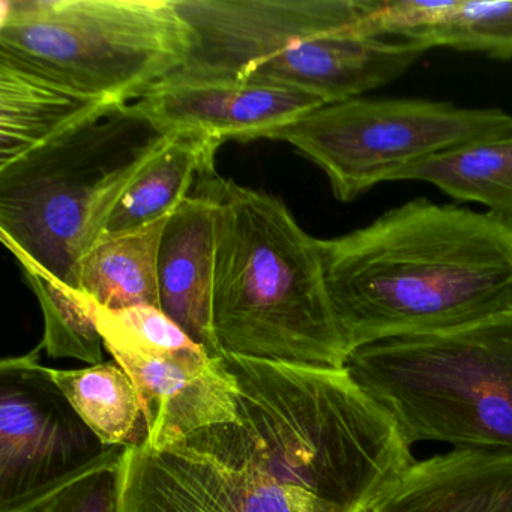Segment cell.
I'll return each mask as SVG.
<instances>
[{"mask_svg": "<svg viewBox=\"0 0 512 512\" xmlns=\"http://www.w3.org/2000/svg\"><path fill=\"white\" fill-rule=\"evenodd\" d=\"M319 248L349 355L512 316V223L488 212L410 200Z\"/></svg>", "mask_w": 512, "mask_h": 512, "instance_id": "1", "label": "cell"}, {"mask_svg": "<svg viewBox=\"0 0 512 512\" xmlns=\"http://www.w3.org/2000/svg\"><path fill=\"white\" fill-rule=\"evenodd\" d=\"M223 358L238 380V419L176 445L250 464L346 512L412 463L397 422L346 367Z\"/></svg>", "mask_w": 512, "mask_h": 512, "instance_id": "2", "label": "cell"}, {"mask_svg": "<svg viewBox=\"0 0 512 512\" xmlns=\"http://www.w3.org/2000/svg\"><path fill=\"white\" fill-rule=\"evenodd\" d=\"M214 332L224 355L344 368L319 239L283 200L217 179Z\"/></svg>", "mask_w": 512, "mask_h": 512, "instance_id": "3", "label": "cell"}, {"mask_svg": "<svg viewBox=\"0 0 512 512\" xmlns=\"http://www.w3.org/2000/svg\"><path fill=\"white\" fill-rule=\"evenodd\" d=\"M173 134V133H172ZM128 106L0 170V239L80 290V266L136 176L163 151Z\"/></svg>", "mask_w": 512, "mask_h": 512, "instance_id": "4", "label": "cell"}, {"mask_svg": "<svg viewBox=\"0 0 512 512\" xmlns=\"http://www.w3.org/2000/svg\"><path fill=\"white\" fill-rule=\"evenodd\" d=\"M346 368L410 445L512 451V316L376 341Z\"/></svg>", "mask_w": 512, "mask_h": 512, "instance_id": "5", "label": "cell"}, {"mask_svg": "<svg viewBox=\"0 0 512 512\" xmlns=\"http://www.w3.org/2000/svg\"><path fill=\"white\" fill-rule=\"evenodd\" d=\"M0 55L128 106L187 64L176 0H2Z\"/></svg>", "mask_w": 512, "mask_h": 512, "instance_id": "6", "label": "cell"}, {"mask_svg": "<svg viewBox=\"0 0 512 512\" xmlns=\"http://www.w3.org/2000/svg\"><path fill=\"white\" fill-rule=\"evenodd\" d=\"M512 116L442 101L353 98L325 104L269 134L298 149L328 176L340 202H352L407 167L505 133Z\"/></svg>", "mask_w": 512, "mask_h": 512, "instance_id": "7", "label": "cell"}, {"mask_svg": "<svg viewBox=\"0 0 512 512\" xmlns=\"http://www.w3.org/2000/svg\"><path fill=\"white\" fill-rule=\"evenodd\" d=\"M40 352L0 364V512L17 511L116 449L80 418Z\"/></svg>", "mask_w": 512, "mask_h": 512, "instance_id": "8", "label": "cell"}, {"mask_svg": "<svg viewBox=\"0 0 512 512\" xmlns=\"http://www.w3.org/2000/svg\"><path fill=\"white\" fill-rule=\"evenodd\" d=\"M383 0H176L193 29L185 76L242 80L260 62L292 44L331 32L358 31Z\"/></svg>", "mask_w": 512, "mask_h": 512, "instance_id": "9", "label": "cell"}, {"mask_svg": "<svg viewBox=\"0 0 512 512\" xmlns=\"http://www.w3.org/2000/svg\"><path fill=\"white\" fill-rule=\"evenodd\" d=\"M119 512H346L250 464L184 445L124 449Z\"/></svg>", "mask_w": 512, "mask_h": 512, "instance_id": "10", "label": "cell"}, {"mask_svg": "<svg viewBox=\"0 0 512 512\" xmlns=\"http://www.w3.org/2000/svg\"><path fill=\"white\" fill-rule=\"evenodd\" d=\"M322 106L320 98L286 86L175 73L128 109L161 134L197 130L224 143L268 139Z\"/></svg>", "mask_w": 512, "mask_h": 512, "instance_id": "11", "label": "cell"}, {"mask_svg": "<svg viewBox=\"0 0 512 512\" xmlns=\"http://www.w3.org/2000/svg\"><path fill=\"white\" fill-rule=\"evenodd\" d=\"M107 352L130 374L139 391L154 449L169 448L191 434L238 419V380L224 358L152 356L119 346Z\"/></svg>", "mask_w": 512, "mask_h": 512, "instance_id": "12", "label": "cell"}, {"mask_svg": "<svg viewBox=\"0 0 512 512\" xmlns=\"http://www.w3.org/2000/svg\"><path fill=\"white\" fill-rule=\"evenodd\" d=\"M427 50L413 41H388L358 29L331 32L292 44L242 80L298 89L325 104L343 103L394 82Z\"/></svg>", "mask_w": 512, "mask_h": 512, "instance_id": "13", "label": "cell"}, {"mask_svg": "<svg viewBox=\"0 0 512 512\" xmlns=\"http://www.w3.org/2000/svg\"><path fill=\"white\" fill-rule=\"evenodd\" d=\"M218 173L197 182L170 215L158 256L160 308L214 358H223L214 332Z\"/></svg>", "mask_w": 512, "mask_h": 512, "instance_id": "14", "label": "cell"}, {"mask_svg": "<svg viewBox=\"0 0 512 512\" xmlns=\"http://www.w3.org/2000/svg\"><path fill=\"white\" fill-rule=\"evenodd\" d=\"M355 512H512V451L458 448L413 460Z\"/></svg>", "mask_w": 512, "mask_h": 512, "instance_id": "15", "label": "cell"}, {"mask_svg": "<svg viewBox=\"0 0 512 512\" xmlns=\"http://www.w3.org/2000/svg\"><path fill=\"white\" fill-rule=\"evenodd\" d=\"M122 107L0 55V170Z\"/></svg>", "mask_w": 512, "mask_h": 512, "instance_id": "16", "label": "cell"}, {"mask_svg": "<svg viewBox=\"0 0 512 512\" xmlns=\"http://www.w3.org/2000/svg\"><path fill=\"white\" fill-rule=\"evenodd\" d=\"M223 145L203 131L173 133L163 151L136 176L107 221L104 233H124L170 217L197 182L215 172Z\"/></svg>", "mask_w": 512, "mask_h": 512, "instance_id": "17", "label": "cell"}, {"mask_svg": "<svg viewBox=\"0 0 512 512\" xmlns=\"http://www.w3.org/2000/svg\"><path fill=\"white\" fill-rule=\"evenodd\" d=\"M169 218L130 232L101 235L80 266V290L104 310L160 308L158 256Z\"/></svg>", "mask_w": 512, "mask_h": 512, "instance_id": "18", "label": "cell"}, {"mask_svg": "<svg viewBox=\"0 0 512 512\" xmlns=\"http://www.w3.org/2000/svg\"><path fill=\"white\" fill-rule=\"evenodd\" d=\"M80 418L109 448H143L149 428L139 391L113 359L79 370L46 367Z\"/></svg>", "mask_w": 512, "mask_h": 512, "instance_id": "19", "label": "cell"}, {"mask_svg": "<svg viewBox=\"0 0 512 512\" xmlns=\"http://www.w3.org/2000/svg\"><path fill=\"white\" fill-rule=\"evenodd\" d=\"M395 181L428 182L452 199L481 203L512 223V128L413 164Z\"/></svg>", "mask_w": 512, "mask_h": 512, "instance_id": "20", "label": "cell"}, {"mask_svg": "<svg viewBox=\"0 0 512 512\" xmlns=\"http://www.w3.org/2000/svg\"><path fill=\"white\" fill-rule=\"evenodd\" d=\"M14 254L26 283L40 302L44 334L38 346L52 358H71L88 365L103 361L104 341L97 323L98 305L82 290L62 283L28 254L8 247Z\"/></svg>", "mask_w": 512, "mask_h": 512, "instance_id": "21", "label": "cell"}, {"mask_svg": "<svg viewBox=\"0 0 512 512\" xmlns=\"http://www.w3.org/2000/svg\"><path fill=\"white\" fill-rule=\"evenodd\" d=\"M413 43L428 50L449 47L512 58V0H452L449 10L422 29Z\"/></svg>", "mask_w": 512, "mask_h": 512, "instance_id": "22", "label": "cell"}, {"mask_svg": "<svg viewBox=\"0 0 512 512\" xmlns=\"http://www.w3.org/2000/svg\"><path fill=\"white\" fill-rule=\"evenodd\" d=\"M97 323L104 347H125L152 356H200L208 353L157 307L139 305L119 311L98 307Z\"/></svg>", "mask_w": 512, "mask_h": 512, "instance_id": "23", "label": "cell"}, {"mask_svg": "<svg viewBox=\"0 0 512 512\" xmlns=\"http://www.w3.org/2000/svg\"><path fill=\"white\" fill-rule=\"evenodd\" d=\"M124 448H116L53 490L14 512H119V482Z\"/></svg>", "mask_w": 512, "mask_h": 512, "instance_id": "24", "label": "cell"}]
</instances>
